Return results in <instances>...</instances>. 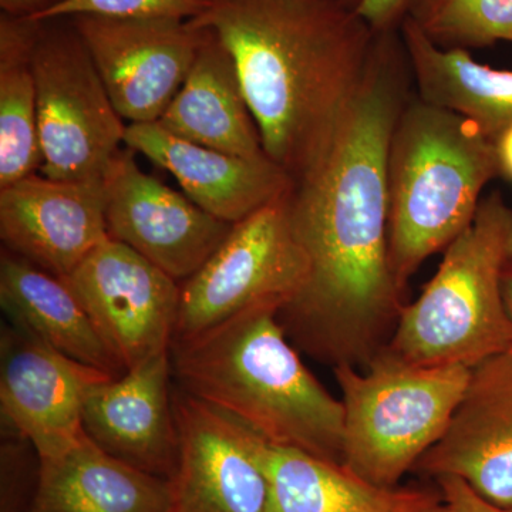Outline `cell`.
Here are the masks:
<instances>
[{"label": "cell", "mask_w": 512, "mask_h": 512, "mask_svg": "<svg viewBox=\"0 0 512 512\" xmlns=\"http://www.w3.org/2000/svg\"><path fill=\"white\" fill-rule=\"evenodd\" d=\"M116 377L64 355L15 326L0 339V410L37 458L52 457L84 436L83 410L99 384Z\"/></svg>", "instance_id": "cell-13"}, {"label": "cell", "mask_w": 512, "mask_h": 512, "mask_svg": "<svg viewBox=\"0 0 512 512\" xmlns=\"http://www.w3.org/2000/svg\"><path fill=\"white\" fill-rule=\"evenodd\" d=\"M412 473L460 478L484 500L512 505V348L470 370L447 430Z\"/></svg>", "instance_id": "cell-14"}, {"label": "cell", "mask_w": 512, "mask_h": 512, "mask_svg": "<svg viewBox=\"0 0 512 512\" xmlns=\"http://www.w3.org/2000/svg\"><path fill=\"white\" fill-rule=\"evenodd\" d=\"M37 460L28 512H171L168 480L110 456L87 434L62 453Z\"/></svg>", "instance_id": "cell-18"}, {"label": "cell", "mask_w": 512, "mask_h": 512, "mask_svg": "<svg viewBox=\"0 0 512 512\" xmlns=\"http://www.w3.org/2000/svg\"><path fill=\"white\" fill-rule=\"evenodd\" d=\"M409 18L441 49L512 43V0H416Z\"/></svg>", "instance_id": "cell-24"}, {"label": "cell", "mask_w": 512, "mask_h": 512, "mask_svg": "<svg viewBox=\"0 0 512 512\" xmlns=\"http://www.w3.org/2000/svg\"><path fill=\"white\" fill-rule=\"evenodd\" d=\"M124 146L173 174L192 202L229 224L284 197L293 185L268 157L232 156L175 136L160 123L128 124Z\"/></svg>", "instance_id": "cell-17"}, {"label": "cell", "mask_w": 512, "mask_h": 512, "mask_svg": "<svg viewBox=\"0 0 512 512\" xmlns=\"http://www.w3.org/2000/svg\"><path fill=\"white\" fill-rule=\"evenodd\" d=\"M212 0H60L36 22L94 15L126 19L192 20L210 8Z\"/></svg>", "instance_id": "cell-25"}, {"label": "cell", "mask_w": 512, "mask_h": 512, "mask_svg": "<svg viewBox=\"0 0 512 512\" xmlns=\"http://www.w3.org/2000/svg\"><path fill=\"white\" fill-rule=\"evenodd\" d=\"M343 2L349 3V5L356 6L359 5L360 0H343Z\"/></svg>", "instance_id": "cell-31"}, {"label": "cell", "mask_w": 512, "mask_h": 512, "mask_svg": "<svg viewBox=\"0 0 512 512\" xmlns=\"http://www.w3.org/2000/svg\"><path fill=\"white\" fill-rule=\"evenodd\" d=\"M284 305L265 299L175 339V386L235 417L271 446L343 464L342 400L303 365L279 322Z\"/></svg>", "instance_id": "cell-3"}, {"label": "cell", "mask_w": 512, "mask_h": 512, "mask_svg": "<svg viewBox=\"0 0 512 512\" xmlns=\"http://www.w3.org/2000/svg\"><path fill=\"white\" fill-rule=\"evenodd\" d=\"M269 512H447L439 487L370 483L345 464L271 446Z\"/></svg>", "instance_id": "cell-20"}, {"label": "cell", "mask_w": 512, "mask_h": 512, "mask_svg": "<svg viewBox=\"0 0 512 512\" xmlns=\"http://www.w3.org/2000/svg\"><path fill=\"white\" fill-rule=\"evenodd\" d=\"M178 463L171 512H269L271 444L180 387L173 389Z\"/></svg>", "instance_id": "cell-9"}, {"label": "cell", "mask_w": 512, "mask_h": 512, "mask_svg": "<svg viewBox=\"0 0 512 512\" xmlns=\"http://www.w3.org/2000/svg\"><path fill=\"white\" fill-rule=\"evenodd\" d=\"M202 30L190 73L157 123L175 136L232 156L268 157L234 60L217 33Z\"/></svg>", "instance_id": "cell-19"}, {"label": "cell", "mask_w": 512, "mask_h": 512, "mask_svg": "<svg viewBox=\"0 0 512 512\" xmlns=\"http://www.w3.org/2000/svg\"><path fill=\"white\" fill-rule=\"evenodd\" d=\"M470 370L413 365L387 346L365 370L336 366L345 412L343 464L370 483L400 485L443 437Z\"/></svg>", "instance_id": "cell-6"}, {"label": "cell", "mask_w": 512, "mask_h": 512, "mask_svg": "<svg viewBox=\"0 0 512 512\" xmlns=\"http://www.w3.org/2000/svg\"><path fill=\"white\" fill-rule=\"evenodd\" d=\"M33 72L40 174L69 181L106 177L127 126L70 19L42 22Z\"/></svg>", "instance_id": "cell-7"}, {"label": "cell", "mask_w": 512, "mask_h": 512, "mask_svg": "<svg viewBox=\"0 0 512 512\" xmlns=\"http://www.w3.org/2000/svg\"><path fill=\"white\" fill-rule=\"evenodd\" d=\"M416 0H360L356 12L375 33L397 32Z\"/></svg>", "instance_id": "cell-26"}, {"label": "cell", "mask_w": 512, "mask_h": 512, "mask_svg": "<svg viewBox=\"0 0 512 512\" xmlns=\"http://www.w3.org/2000/svg\"><path fill=\"white\" fill-rule=\"evenodd\" d=\"M375 35L332 140L288 194L309 276L279 309V322L296 349L332 369L365 370L407 305L390 266L387 163L413 74L400 30Z\"/></svg>", "instance_id": "cell-1"}, {"label": "cell", "mask_w": 512, "mask_h": 512, "mask_svg": "<svg viewBox=\"0 0 512 512\" xmlns=\"http://www.w3.org/2000/svg\"><path fill=\"white\" fill-rule=\"evenodd\" d=\"M5 249L50 274H72L109 239L106 187L100 180H53L32 174L0 188Z\"/></svg>", "instance_id": "cell-15"}, {"label": "cell", "mask_w": 512, "mask_h": 512, "mask_svg": "<svg viewBox=\"0 0 512 512\" xmlns=\"http://www.w3.org/2000/svg\"><path fill=\"white\" fill-rule=\"evenodd\" d=\"M0 305L15 328L64 355L116 377L126 373L66 279L8 249L0 256Z\"/></svg>", "instance_id": "cell-21"}, {"label": "cell", "mask_w": 512, "mask_h": 512, "mask_svg": "<svg viewBox=\"0 0 512 512\" xmlns=\"http://www.w3.org/2000/svg\"><path fill=\"white\" fill-rule=\"evenodd\" d=\"M443 495L447 512H512V505L500 507L484 500L463 480L443 477L434 481Z\"/></svg>", "instance_id": "cell-27"}, {"label": "cell", "mask_w": 512, "mask_h": 512, "mask_svg": "<svg viewBox=\"0 0 512 512\" xmlns=\"http://www.w3.org/2000/svg\"><path fill=\"white\" fill-rule=\"evenodd\" d=\"M512 265V208L500 192L444 251L436 275L404 306L387 348L420 366L473 369L512 348L503 281Z\"/></svg>", "instance_id": "cell-5"}, {"label": "cell", "mask_w": 512, "mask_h": 512, "mask_svg": "<svg viewBox=\"0 0 512 512\" xmlns=\"http://www.w3.org/2000/svg\"><path fill=\"white\" fill-rule=\"evenodd\" d=\"M124 372L173 345L181 285L114 239L64 276Z\"/></svg>", "instance_id": "cell-10"}, {"label": "cell", "mask_w": 512, "mask_h": 512, "mask_svg": "<svg viewBox=\"0 0 512 512\" xmlns=\"http://www.w3.org/2000/svg\"><path fill=\"white\" fill-rule=\"evenodd\" d=\"M134 154L121 148L104 177L107 232L175 281L185 282L221 247L234 224L144 173Z\"/></svg>", "instance_id": "cell-12"}, {"label": "cell", "mask_w": 512, "mask_h": 512, "mask_svg": "<svg viewBox=\"0 0 512 512\" xmlns=\"http://www.w3.org/2000/svg\"><path fill=\"white\" fill-rule=\"evenodd\" d=\"M190 22L227 47L266 156L298 180L359 90L375 32L343 0H212Z\"/></svg>", "instance_id": "cell-2"}, {"label": "cell", "mask_w": 512, "mask_h": 512, "mask_svg": "<svg viewBox=\"0 0 512 512\" xmlns=\"http://www.w3.org/2000/svg\"><path fill=\"white\" fill-rule=\"evenodd\" d=\"M498 177L494 141L454 111L412 94L389 147V255L407 292L427 258L476 217L485 185Z\"/></svg>", "instance_id": "cell-4"}, {"label": "cell", "mask_w": 512, "mask_h": 512, "mask_svg": "<svg viewBox=\"0 0 512 512\" xmlns=\"http://www.w3.org/2000/svg\"><path fill=\"white\" fill-rule=\"evenodd\" d=\"M42 22L0 15V188L42 168L33 52Z\"/></svg>", "instance_id": "cell-23"}, {"label": "cell", "mask_w": 512, "mask_h": 512, "mask_svg": "<svg viewBox=\"0 0 512 512\" xmlns=\"http://www.w3.org/2000/svg\"><path fill=\"white\" fill-rule=\"evenodd\" d=\"M498 177L512 183V126L494 140Z\"/></svg>", "instance_id": "cell-29"}, {"label": "cell", "mask_w": 512, "mask_h": 512, "mask_svg": "<svg viewBox=\"0 0 512 512\" xmlns=\"http://www.w3.org/2000/svg\"><path fill=\"white\" fill-rule=\"evenodd\" d=\"M89 50L117 113L157 123L190 73L204 30L190 20L69 18Z\"/></svg>", "instance_id": "cell-11"}, {"label": "cell", "mask_w": 512, "mask_h": 512, "mask_svg": "<svg viewBox=\"0 0 512 512\" xmlns=\"http://www.w3.org/2000/svg\"><path fill=\"white\" fill-rule=\"evenodd\" d=\"M170 350L99 384L83 410V429L110 456L170 480L178 463Z\"/></svg>", "instance_id": "cell-16"}, {"label": "cell", "mask_w": 512, "mask_h": 512, "mask_svg": "<svg viewBox=\"0 0 512 512\" xmlns=\"http://www.w3.org/2000/svg\"><path fill=\"white\" fill-rule=\"evenodd\" d=\"M400 35L417 97L461 114L493 141L512 126V70L478 63L466 49H441L409 16Z\"/></svg>", "instance_id": "cell-22"}, {"label": "cell", "mask_w": 512, "mask_h": 512, "mask_svg": "<svg viewBox=\"0 0 512 512\" xmlns=\"http://www.w3.org/2000/svg\"><path fill=\"white\" fill-rule=\"evenodd\" d=\"M288 194L234 224L200 271L183 282L174 340L265 299L288 303L301 291L309 259L293 231Z\"/></svg>", "instance_id": "cell-8"}, {"label": "cell", "mask_w": 512, "mask_h": 512, "mask_svg": "<svg viewBox=\"0 0 512 512\" xmlns=\"http://www.w3.org/2000/svg\"><path fill=\"white\" fill-rule=\"evenodd\" d=\"M503 292L505 305H507L508 313H510V318L512 320V265L507 269V272H505Z\"/></svg>", "instance_id": "cell-30"}, {"label": "cell", "mask_w": 512, "mask_h": 512, "mask_svg": "<svg viewBox=\"0 0 512 512\" xmlns=\"http://www.w3.org/2000/svg\"><path fill=\"white\" fill-rule=\"evenodd\" d=\"M60 0H0V9L12 18L36 20Z\"/></svg>", "instance_id": "cell-28"}]
</instances>
